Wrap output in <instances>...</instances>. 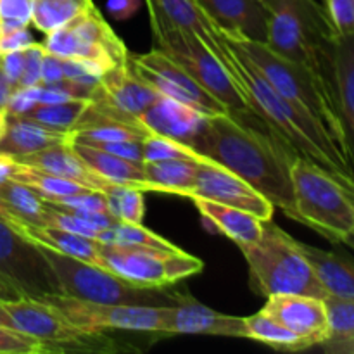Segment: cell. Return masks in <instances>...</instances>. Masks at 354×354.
Returning a JSON list of instances; mask_svg holds the SVG:
<instances>
[{
    "mask_svg": "<svg viewBox=\"0 0 354 354\" xmlns=\"http://www.w3.org/2000/svg\"><path fill=\"white\" fill-rule=\"evenodd\" d=\"M251 114L209 116L192 147L241 176L290 220H296L290 166L299 154L266 123L261 127L251 123Z\"/></svg>",
    "mask_w": 354,
    "mask_h": 354,
    "instance_id": "obj_1",
    "label": "cell"
},
{
    "mask_svg": "<svg viewBox=\"0 0 354 354\" xmlns=\"http://www.w3.org/2000/svg\"><path fill=\"white\" fill-rule=\"evenodd\" d=\"M204 41L245 97L252 113L261 118L273 133L283 138L297 154L311 159L327 171L342 173L353 178L344 152L313 114L277 92L259 69L218 28L213 38Z\"/></svg>",
    "mask_w": 354,
    "mask_h": 354,
    "instance_id": "obj_2",
    "label": "cell"
},
{
    "mask_svg": "<svg viewBox=\"0 0 354 354\" xmlns=\"http://www.w3.org/2000/svg\"><path fill=\"white\" fill-rule=\"evenodd\" d=\"M266 41L282 57L310 68L334 90V50L339 33L317 0H263Z\"/></svg>",
    "mask_w": 354,
    "mask_h": 354,
    "instance_id": "obj_3",
    "label": "cell"
},
{
    "mask_svg": "<svg viewBox=\"0 0 354 354\" xmlns=\"http://www.w3.org/2000/svg\"><path fill=\"white\" fill-rule=\"evenodd\" d=\"M251 275V287L261 296L297 294L325 299L327 292L297 248L296 239L272 220L263 221V234L252 244L239 245Z\"/></svg>",
    "mask_w": 354,
    "mask_h": 354,
    "instance_id": "obj_4",
    "label": "cell"
},
{
    "mask_svg": "<svg viewBox=\"0 0 354 354\" xmlns=\"http://www.w3.org/2000/svg\"><path fill=\"white\" fill-rule=\"evenodd\" d=\"M227 40L234 44L259 69V73L272 83L277 92L313 114L327 128L335 144L346 156L344 133L335 106V93L320 76L315 75L306 66L282 57L263 41L235 40L230 37H227Z\"/></svg>",
    "mask_w": 354,
    "mask_h": 354,
    "instance_id": "obj_5",
    "label": "cell"
},
{
    "mask_svg": "<svg viewBox=\"0 0 354 354\" xmlns=\"http://www.w3.org/2000/svg\"><path fill=\"white\" fill-rule=\"evenodd\" d=\"M296 221L335 244L354 230V207L334 175L311 159L297 156L290 166Z\"/></svg>",
    "mask_w": 354,
    "mask_h": 354,
    "instance_id": "obj_6",
    "label": "cell"
},
{
    "mask_svg": "<svg viewBox=\"0 0 354 354\" xmlns=\"http://www.w3.org/2000/svg\"><path fill=\"white\" fill-rule=\"evenodd\" d=\"M40 245V244H38ZM50 263L64 297L92 301V303L140 304V306H176L185 299L180 292H169L152 287H138L116 273L82 259L40 245Z\"/></svg>",
    "mask_w": 354,
    "mask_h": 354,
    "instance_id": "obj_7",
    "label": "cell"
},
{
    "mask_svg": "<svg viewBox=\"0 0 354 354\" xmlns=\"http://www.w3.org/2000/svg\"><path fill=\"white\" fill-rule=\"evenodd\" d=\"M154 48L182 66L203 88L234 114L252 113L248 100L218 61L209 45L192 30L151 21ZM254 114V113H252Z\"/></svg>",
    "mask_w": 354,
    "mask_h": 354,
    "instance_id": "obj_8",
    "label": "cell"
},
{
    "mask_svg": "<svg viewBox=\"0 0 354 354\" xmlns=\"http://www.w3.org/2000/svg\"><path fill=\"white\" fill-rule=\"evenodd\" d=\"M0 325L38 339L48 353L109 349L111 339L104 337L102 332L80 330L48 301L31 297L0 301Z\"/></svg>",
    "mask_w": 354,
    "mask_h": 354,
    "instance_id": "obj_9",
    "label": "cell"
},
{
    "mask_svg": "<svg viewBox=\"0 0 354 354\" xmlns=\"http://www.w3.org/2000/svg\"><path fill=\"white\" fill-rule=\"evenodd\" d=\"M106 268L138 287L175 286L180 280L201 273L204 263L189 252L156 249L145 245L100 244Z\"/></svg>",
    "mask_w": 354,
    "mask_h": 354,
    "instance_id": "obj_10",
    "label": "cell"
},
{
    "mask_svg": "<svg viewBox=\"0 0 354 354\" xmlns=\"http://www.w3.org/2000/svg\"><path fill=\"white\" fill-rule=\"evenodd\" d=\"M44 48L61 59H85L95 61L109 71L128 59V48L113 28L107 24L95 3L66 26L47 33Z\"/></svg>",
    "mask_w": 354,
    "mask_h": 354,
    "instance_id": "obj_11",
    "label": "cell"
},
{
    "mask_svg": "<svg viewBox=\"0 0 354 354\" xmlns=\"http://www.w3.org/2000/svg\"><path fill=\"white\" fill-rule=\"evenodd\" d=\"M50 304L75 327L83 332L131 330L168 334V313L171 306H140V304L92 303L73 297H48Z\"/></svg>",
    "mask_w": 354,
    "mask_h": 354,
    "instance_id": "obj_12",
    "label": "cell"
},
{
    "mask_svg": "<svg viewBox=\"0 0 354 354\" xmlns=\"http://www.w3.org/2000/svg\"><path fill=\"white\" fill-rule=\"evenodd\" d=\"M0 273L23 297L45 301L62 296L59 280L41 248L0 221Z\"/></svg>",
    "mask_w": 354,
    "mask_h": 354,
    "instance_id": "obj_13",
    "label": "cell"
},
{
    "mask_svg": "<svg viewBox=\"0 0 354 354\" xmlns=\"http://www.w3.org/2000/svg\"><path fill=\"white\" fill-rule=\"evenodd\" d=\"M128 64L131 71L159 95L171 97L201 111L206 116L230 113L227 106L203 88L182 66L176 64L158 48H152L145 54H128Z\"/></svg>",
    "mask_w": 354,
    "mask_h": 354,
    "instance_id": "obj_14",
    "label": "cell"
},
{
    "mask_svg": "<svg viewBox=\"0 0 354 354\" xmlns=\"http://www.w3.org/2000/svg\"><path fill=\"white\" fill-rule=\"evenodd\" d=\"M185 197H203L254 214L261 221L272 220L275 206L256 192L241 176L214 161L201 162L196 182Z\"/></svg>",
    "mask_w": 354,
    "mask_h": 354,
    "instance_id": "obj_15",
    "label": "cell"
},
{
    "mask_svg": "<svg viewBox=\"0 0 354 354\" xmlns=\"http://www.w3.org/2000/svg\"><path fill=\"white\" fill-rule=\"evenodd\" d=\"M261 311L313 346H320L330 332L327 304L322 297L279 294L270 296Z\"/></svg>",
    "mask_w": 354,
    "mask_h": 354,
    "instance_id": "obj_16",
    "label": "cell"
},
{
    "mask_svg": "<svg viewBox=\"0 0 354 354\" xmlns=\"http://www.w3.org/2000/svg\"><path fill=\"white\" fill-rule=\"evenodd\" d=\"M196 3L227 37L266 41L268 12L263 0H196Z\"/></svg>",
    "mask_w": 354,
    "mask_h": 354,
    "instance_id": "obj_17",
    "label": "cell"
},
{
    "mask_svg": "<svg viewBox=\"0 0 354 354\" xmlns=\"http://www.w3.org/2000/svg\"><path fill=\"white\" fill-rule=\"evenodd\" d=\"M207 118L209 116L187 104L178 102L171 97L159 95L138 120L152 135L171 138L192 147Z\"/></svg>",
    "mask_w": 354,
    "mask_h": 354,
    "instance_id": "obj_18",
    "label": "cell"
},
{
    "mask_svg": "<svg viewBox=\"0 0 354 354\" xmlns=\"http://www.w3.org/2000/svg\"><path fill=\"white\" fill-rule=\"evenodd\" d=\"M168 334H203L220 337H244V318L218 313L194 297L169 308Z\"/></svg>",
    "mask_w": 354,
    "mask_h": 354,
    "instance_id": "obj_19",
    "label": "cell"
},
{
    "mask_svg": "<svg viewBox=\"0 0 354 354\" xmlns=\"http://www.w3.org/2000/svg\"><path fill=\"white\" fill-rule=\"evenodd\" d=\"M95 97L130 116L140 118V114L158 99L159 93L131 71L127 59L104 73L92 99Z\"/></svg>",
    "mask_w": 354,
    "mask_h": 354,
    "instance_id": "obj_20",
    "label": "cell"
},
{
    "mask_svg": "<svg viewBox=\"0 0 354 354\" xmlns=\"http://www.w3.org/2000/svg\"><path fill=\"white\" fill-rule=\"evenodd\" d=\"M334 88L346 156L354 178V33L339 35L335 41Z\"/></svg>",
    "mask_w": 354,
    "mask_h": 354,
    "instance_id": "obj_21",
    "label": "cell"
},
{
    "mask_svg": "<svg viewBox=\"0 0 354 354\" xmlns=\"http://www.w3.org/2000/svg\"><path fill=\"white\" fill-rule=\"evenodd\" d=\"M12 159L23 162V165L44 169L52 175L62 176V178L75 180V182L88 187L90 190H99V192L106 194L114 185L113 182H107L106 178L97 175L90 166H86V162L76 154V151L69 144H59Z\"/></svg>",
    "mask_w": 354,
    "mask_h": 354,
    "instance_id": "obj_22",
    "label": "cell"
},
{
    "mask_svg": "<svg viewBox=\"0 0 354 354\" xmlns=\"http://www.w3.org/2000/svg\"><path fill=\"white\" fill-rule=\"evenodd\" d=\"M201 218L209 228L223 234L237 245L252 244L263 234V221L254 214L203 197H190Z\"/></svg>",
    "mask_w": 354,
    "mask_h": 354,
    "instance_id": "obj_23",
    "label": "cell"
},
{
    "mask_svg": "<svg viewBox=\"0 0 354 354\" xmlns=\"http://www.w3.org/2000/svg\"><path fill=\"white\" fill-rule=\"evenodd\" d=\"M297 248L313 268L327 297L354 301V259L297 241Z\"/></svg>",
    "mask_w": 354,
    "mask_h": 354,
    "instance_id": "obj_24",
    "label": "cell"
},
{
    "mask_svg": "<svg viewBox=\"0 0 354 354\" xmlns=\"http://www.w3.org/2000/svg\"><path fill=\"white\" fill-rule=\"evenodd\" d=\"M17 234L30 239L35 244L45 245V248L54 249V251L68 254L71 258L82 259V261L90 263V265L106 268V263H104L102 254H100V242L95 241V239L73 234V232L50 227V225H33L28 223V221H23L19 225Z\"/></svg>",
    "mask_w": 354,
    "mask_h": 354,
    "instance_id": "obj_25",
    "label": "cell"
},
{
    "mask_svg": "<svg viewBox=\"0 0 354 354\" xmlns=\"http://www.w3.org/2000/svg\"><path fill=\"white\" fill-rule=\"evenodd\" d=\"M59 144H68V131L52 130L30 118L7 114L6 131L0 138L2 154L17 158Z\"/></svg>",
    "mask_w": 354,
    "mask_h": 354,
    "instance_id": "obj_26",
    "label": "cell"
},
{
    "mask_svg": "<svg viewBox=\"0 0 354 354\" xmlns=\"http://www.w3.org/2000/svg\"><path fill=\"white\" fill-rule=\"evenodd\" d=\"M76 151V154L86 162V166L93 169L97 175L106 178L107 182L120 183V185L135 187L142 192H156L154 185L145 180L144 165L127 161L123 158L102 151V149L92 147V145L69 144Z\"/></svg>",
    "mask_w": 354,
    "mask_h": 354,
    "instance_id": "obj_27",
    "label": "cell"
},
{
    "mask_svg": "<svg viewBox=\"0 0 354 354\" xmlns=\"http://www.w3.org/2000/svg\"><path fill=\"white\" fill-rule=\"evenodd\" d=\"M149 10V19L161 21L171 26L192 30L203 40H209L216 26L207 19L196 0H144Z\"/></svg>",
    "mask_w": 354,
    "mask_h": 354,
    "instance_id": "obj_28",
    "label": "cell"
},
{
    "mask_svg": "<svg viewBox=\"0 0 354 354\" xmlns=\"http://www.w3.org/2000/svg\"><path fill=\"white\" fill-rule=\"evenodd\" d=\"M199 161L192 159H166V161L144 162L145 180L154 185L158 194L185 197L194 187Z\"/></svg>",
    "mask_w": 354,
    "mask_h": 354,
    "instance_id": "obj_29",
    "label": "cell"
},
{
    "mask_svg": "<svg viewBox=\"0 0 354 354\" xmlns=\"http://www.w3.org/2000/svg\"><path fill=\"white\" fill-rule=\"evenodd\" d=\"M244 339L263 342L279 351H304L313 348L308 339L294 334L282 324L273 320L272 317L265 315L263 311L244 318Z\"/></svg>",
    "mask_w": 354,
    "mask_h": 354,
    "instance_id": "obj_30",
    "label": "cell"
},
{
    "mask_svg": "<svg viewBox=\"0 0 354 354\" xmlns=\"http://www.w3.org/2000/svg\"><path fill=\"white\" fill-rule=\"evenodd\" d=\"M328 313V337L322 349L334 354H354V301L325 297Z\"/></svg>",
    "mask_w": 354,
    "mask_h": 354,
    "instance_id": "obj_31",
    "label": "cell"
},
{
    "mask_svg": "<svg viewBox=\"0 0 354 354\" xmlns=\"http://www.w3.org/2000/svg\"><path fill=\"white\" fill-rule=\"evenodd\" d=\"M10 180L30 187L35 192L40 194L41 197H62L90 190L88 187L82 185V183L75 182V180L52 175V173L44 171V169L17 162L16 159H14V169L10 173Z\"/></svg>",
    "mask_w": 354,
    "mask_h": 354,
    "instance_id": "obj_32",
    "label": "cell"
},
{
    "mask_svg": "<svg viewBox=\"0 0 354 354\" xmlns=\"http://www.w3.org/2000/svg\"><path fill=\"white\" fill-rule=\"evenodd\" d=\"M0 197L19 220L33 225H45L48 204L33 189L14 180H7L0 183Z\"/></svg>",
    "mask_w": 354,
    "mask_h": 354,
    "instance_id": "obj_33",
    "label": "cell"
},
{
    "mask_svg": "<svg viewBox=\"0 0 354 354\" xmlns=\"http://www.w3.org/2000/svg\"><path fill=\"white\" fill-rule=\"evenodd\" d=\"M92 3L93 0H35L31 24L47 35L66 26Z\"/></svg>",
    "mask_w": 354,
    "mask_h": 354,
    "instance_id": "obj_34",
    "label": "cell"
},
{
    "mask_svg": "<svg viewBox=\"0 0 354 354\" xmlns=\"http://www.w3.org/2000/svg\"><path fill=\"white\" fill-rule=\"evenodd\" d=\"M97 241L100 244H120V245H145V248L168 249L176 251V245L162 239L161 235L147 230L142 223H127L118 220L113 227L106 228L99 234Z\"/></svg>",
    "mask_w": 354,
    "mask_h": 354,
    "instance_id": "obj_35",
    "label": "cell"
},
{
    "mask_svg": "<svg viewBox=\"0 0 354 354\" xmlns=\"http://www.w3.org/2000/svg\"><path fill=\"white\" fill-rule=\"evenodd\" d=\"M90 99H75L64 104H38L24 118L59 131H69L78 123L80 116L88 106Z\"/></svg>",
    "mask_w": 354,
    "mask_h": 354,
    "instance_id": "obj_36",
    "label": "cell"
},
{
    "mask_svg": "<svg viewBox=\"0 0 354 354\" xmlns=\"http://www.w3.org/2000/svg\"><path fill=\"white\" fill-rule=\"evenodd\" d=\"M109 213L127 223H142L145 214L144 192L135 187L114 183L106 192Z\"/></svg>",
    "mask_w": 354,
    "mask_h": 354,
    "instance_id": "obj_37",
    "label": "cell"
},
{
    "mask_svg": "<svg viewBox=\"0 0 354 354\" xmlns=\"http://www.w3.org/2000/svg\"><path fill=\"white\" fill-rule=\"evenodd\" d=\"M166 159H192L199 162L213 161L182 142L159 137V135H149L144 140V162L166 161Z\"/></svg>",
    "mask_w": 354,
    "mask_h": 354,
    "instance_id": "obj_38",
    "label": "cell"
},
{
    "mask_svg": "<svg viewBox=\"0 0 354 354\" xmlns=\"http://www.w3.org/2000/svg\"><path fill=\"white\" fill-rule=\"evenodd\" d=\"M48 353L47 346L38 339L0 325V354H40Z\"/></svg>",
    "mask_w": 354,
    "mask_h": 354,
    "instance_id": "obj_39",
    "label": "cell"
},
{
    "mask_svg": "<svg viewBox=\"0 0 354 354\" xmlns=\"http://www.w3.org/2000/svg\"><path fill=\"white\" fill-rule=\"evenodd\" d=\"M35 0H0V26L21 28L31 24Z\"/></svg>",
    "mask_w": 354,
    "mask_h": 354,
    "instance_id": "obj_40",
    "label": "cell"
},
{
    "mask_svg": "<svg viewBox=\"0 0 354 354\" xmlns=\"http://www.w3.org/2000/svg\"><path fill=\"white\" fill-rule=\"evenodd\" d=\"M324 7L339 35L354 33V0H324Z\"/></svg>",
    "mask_w": 354,
    "mask_h": 354,
    "instance_id": "obj_41",
    "label": "cell"
},
{
    "mask_svg": "<svg viewBox=\"0 0 354 354\" xmlns=\"http://www.w3.org/2000/svg\"><path fill=\"white\" fill-rule=\"evenodd\" d=\"M44 45L35 41L30 47L24 48V66L17 86H35L41 85V59H44Z\"/></svg>",
    "mask_w": 354,
    "mask_h": 354,
    "instance_id": "obj_42",
    "label": "cell"
},
{
    "mask_svg": "<svg viewBox=\"0 0 354 354\" xmlns=\"http://www.w3.org/2000/svg\"><path fill=\"white\" fill-rule=\"evenodd\" d=\"M40 92L41 85L16 86L10 93L9 102H7V114H10V116H24L26 113H30L40 102Z\"/></svg>",
    "mask_w": 354,
    "mask_h": 354,
    "instance_id": "obj_43",
    "label": "cell"
},
{
    "mask_svg": "<svg viewBox=\"0 0 354 354\" xmlns=\"http://www.w3.org/2000/svg\"><path fill=\"white\" fill-rule=\"evenodd\" d=\"M35 44L33 35L28 31V26L21 28H2L0 26V55L9 52L24 50Z\"/></svg>",
    "mask_w": 354,
    "mask_h": 354,
    "instance_id": "obj_44",
    "label": "cell"
},
{
    "mask_svg": "<svg viewBox=\"0 0 354 354\" xmlns=\"http://www.w3.org/2000/svg\"><path fill=\"white\" fill-rule=\"evenodd\" d=\"M92 147L102 149V151L111 152V154L127 159V161L144 165V140L109 142V144H97Z\"/></svg>",
    "mask_w": 354,
    "mask_h": 354,
    "instance_id": "obj_45",
    "label": "cell"
},
{
    "mask_svg": "<svg viewBox=\"0 0 354 354\" xmlns=\"http://www.w3.org/2000/svg\"><path fill=\"white\" fill-rule=\"evenodd\" d=\"M0 66H2V71H3V75H6V78L9 80L10 85L16 88V86L19 85L21 75H23L24 50L2 54L0 55Z\"/></svg>",
    "mask_w": 354,
    "mask_h": 354,
    "instance_id": "obj_46",
    "label": "cell"
},
{
    "mask_svg": "<svg viewBox=\"0 0 354 354\" xmlns=\"http://www.w3.org/2000/svg\"><path fill=\"white\" fill-rule=\"evenodd\" d=\"M64 59L57 57L54 54H48L45 50L41 59V85H54L64 80V68H62Z\"/></svg>",
    "mask_w": 354,
    "mask_h": 354,
    "instance_id": "obj_47",
    "label": "cell"
},
{
    "mask_svg": "<svg viewBox=\"0 0 354 354\" xmlns=\"http://www.w3.org/2000/svg\"><path fill=\"white\" fill-rule=\"evenodd\" d=\"M142 6V0H107V12L113 19L124 21L138 12Z\"/></svg>",
    "mask_w": 354,
    "mask_h": 354,
    "instance_id": "obj_48",
    "label": "cell"
},
{
    "mask_svg": "<svg viewBox=\"0 0 354 354\" xmlns=\"http://www.w3.org/2000/svg\"><path fill=\"white\" fill-rule=\"evenodd\" d=\"M332 175H334L335 178H337V182L341 183V187H342V189H344L346 196L349 197V201H351V204H353V207H354V180L351 178V176L342 175V173H332ZM344 244H348L349 248L354 249V230H353V234L349 235L348 241H346Z\"/></svg>",
    "mask_w": 354,
    "mask_h": 354,
    "instance_id": "obj_49",
    "label": "cell"
},
{
    "mask_svg": "<svg viewBox=\"0 0 354 354\" xmlns=\"http://www.w3.org/2000/svg\"><path fill=\"white\" fill-rule=\"evenodd\" d=\"M12 90L14 86L6 78V75L2 71V66H0V111H7V102H9V97L12 93Z\"/></svg>",
    "mask_w": 354,
    "mask_h": 354,
    "instance_id": "obj_50",
    "label": "cell"
},
{
    "mask_svg": "<svg viewBox=\"0 0 354 354\" xmlns=\"http://www.w3.org/2000/svg\"><path fill=\"white\" fill-rule=\"evenodd\" d=\"M0 221H3L6 225H9V227L16 232H17V228H19V225L23 223V220H19V218H17L16 214H14L12 211H10L6 204H3L2 197H0Z\"/></svg>",
    "mask_w": 354,
    "mask_h": 354,
    "instance_id": "obj_51",
    "label": "cell"
},
{
    "mask_svg": "<svg viewBox=\"0 0 354 354\" xmlns=\"http://www.w3.org/2000/svg\"><path fill=\"white\" fill-rule=\"evenodd\" d=\"M7 124V111H0V138H2L3 131H6Z\"/></svg>",
    "mask_w": 354,
    "mask_h": 354,
    "instance_id": "obj_52",
    "label": "cell"
}]
</instances>
